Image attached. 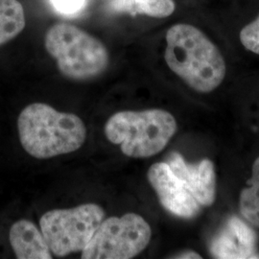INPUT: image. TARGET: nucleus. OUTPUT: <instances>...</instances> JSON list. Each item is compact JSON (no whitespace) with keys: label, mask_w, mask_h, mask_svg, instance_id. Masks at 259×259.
<instances>
[{"label":"nucleus","mask_w":259,"mask_h":259,"mask_svg":"<svg viewBox=\"0 0 259 259\" xmlns=\"http://www.w3.org/2000/svg\"><path fill=\"white\" fill-rule=\"evenodd\" d=\"M174 258H181V259H201L202 256L195 252L193 250H186L184 252H181L180 254H178L176 256H174Z\"/></svg>","instance_id":"obj_16"},{"label":"nucleus","mask_w":259,"mask_h":259,"mask_svg":"<svg viewBox=\"0 0 259 259\" xmlns=\"http://www.w3.org/2000/svg\"><path fill=\"white\" fill-rule=\"evenodd\" d=\"M9 239L17 258H52L42 232L31 221L22 219L13 224L10 229Z\"/></svg>","instance_id":"obj_10"},{"label":"nucleus","mask_w":259,"mask_h":259,"mask_svg":"<svg viewBox=\"0 0 259 259\" xmlns=\"http://www.w3.org/2000/svg\"><path fill=\"white\" fill-rule=\"evenodd\" d=\"M152 229L137 213L104 219L82 250V259H131L147 248Z\"/></svg>","instance_id":"obj_6"},{"label":"nucleus","mask_w":259,"mask_h":259,"mask_svg":"<svg viewBox=\"0 0 259 259\" xmlns=\"http://www.w3.org/2000/svg\"><path fill=\"white\" fill-rule=\"evenodd\" d=\"M242 217L253 227L259 228V157L251 168V177L242 189L239 198Z\"/></svg>","instance_id":"obj_13"},{"label":"nucleus","mask_w":259,"mask_h":259,"mask_svg":"<svg viewBox=\"0 0 259 259\" xmlns=\"http://www.w3.org/2000/svg\"><path fill=\"white\" fill-rule=\"evenodd\" d=\"M178 130L176 118L161 109L119 111L105 125V135L112 144L120 145L129 157L144 158L160 153Z\"/></svg>","instance_id":"obj_3"},{"label":"nucleus","mask_w":259,"mask_h":259,"mask_svg":"<svg viewBox=\"0 0 259 259\" xmlns=\"http://www.w3.org/2000/svg\"><path fill=\"white\" fill-rule=\"evenodd\" d=\"M167 163L179 177L185 187L203 206H210L216 199V174L212 161L204 158L198 163H188L184 157L173 152Z\"/></svg>","instance_id":"obj_8"},{"label":"nucleus","mask_w":259,"mask_h":259,"mask_svg":"<svg viewBox=\"0 0 259 259\" xmlns=\"http://www.w3.org/2000/svg\"><path fill=\"white\" fill-rule=\"evenodd\" d=\"M51 3L60 13L72 15L83 9L85 0H51Z\"/></svg>","instance_id":"obj_15"},{"label":"nucleus","mask_w":259,"mask_h":259,"mask_svg":"<svg viewBox=\"0 0 259 259\" xmlns=\"http://www.w3.org/2000/svg\"><path fill=\"white\" fill-rule=\"evenodd\" d=\"M105 216L103 207L90 203L68 209L49 210L40 217L39 225L51 252L65 256L87 247Z\"/></svg>","instance_id":"obj_5"},{"label":"nucleus","mask_w":259,"mask_h":259,"mask_svg":"<svg viewBox=\"0 0 259 259\" xmlns=\"http://www.w3.org/2000/svg\"><path fill=\"white\" fill-rule=\"evenodd\" d=\"M25 25V13L19 0H0V46L17 37Z\"/></svg>","instance_id":"obj_12"},{"label":"nucleus","mask_w":259,"mask_h":259,"mask_svg":"<svg viewBox=\"0 0 259 259\" xmlns=\"http://www.w3.org/2000/svg\"><path fill=\"white\" fill-rule=\"evenodd\" d=\"M110 7L117 13L164 19L174 13L176 4L174 0H111Z\"/></svg>","instance_id":"obj_11"},{"label":"nucleus","mask_w":259,"mask_h":259,"mask_svg":"<svg viewBox=\"0 0 259 259\" xmlns=\"http://www.w3.org/2000/svg\"><path fill=\"white\" fill-rule=\"evenodd\" d=\"M45 45L59 71L74 81L100 76L110 63L109 52L102 42L70 23L59 22L49 28Z\"/></svg>","instance_id":"obj_4"},{"label":"nucleus","mask_w":259,"mask_h":259,"mask_svg":"<svg viewBox=\"0 0 259 259\" xmlns=\"http://www.w3.org/2000/svg\"><path fill=\"white\" fill-rule=\"evenodd\" d=\"M256 243L257 236L251 228L232 217L214 238L210 250L215 258H258Z\"/></svg>","instance_id":"obj_9"},{"label":"nucleus","mask_w":259,"mask_h":259,"mask_svg":"<svg viewBox=\"0 0 259 259\" xmlns=\"http://www.w3.org/2000/svg\"><path fill=\"white\" fill-rule=\"evenodd\" d=\"M239 38L242 46L247 50L259 55V15L256 19L242 28Z\"/></svg>","instance_id":"obj_14"},{"label":"nucleus","mask_w":259,"mask_h":259,"mask_svg":"<svg viewBox=\"0 0 259 259\" xmlns=\"http://www.w3.org/2000/svg\"><path fill=\"white\" fill-rule=\"evenodd\" d=\"M165 39L167 65L188 87L201 93L220 87L227 74L226 61L202 30L178 23L168 29Z\"/></svg>","instance_id":"obj_1"},{"label":"nucleus","mask_w":259,"mask_h":259,"mask_svg":"<svg viewBox=\"0 0 259 259\" xmlns=\"http://www.w3.org/2000/svg\"><path fill=\"white\" fill-rule=\"evenodd\" d=\"M18 130L23 149L39 159L73 153L87 139L85 125L78 115L45 103H33L21 111Z\"/></svg>","instance_id":"obj_2"},{"label":"nucleus","mask_w":259,"mask_h":259,"mask_svg":"<svg viewBox=\"0 0 259 259\" xmlns=\"http://www.w3.org/2000/svg\"><path fill=\"white\" fill-rule=\"evenodd\" d=\"M147 178L167 211L185 219L194 218L201 211V204L167 162L153 164L149 168Z\"/></svg>","instance_id":"obj_7"}]
</instances>
